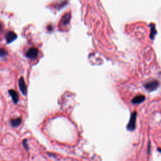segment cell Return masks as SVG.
Returning a JSON list of instances; mask_svg holds the SVG:
<instances>
[{"instance_id": "6da1fadb", "label": "cell", "mask_w": 161, "mask_h": 161, "mask_svg": "<svg viewBox=\"0 0 161 161\" xmlns=\"http://www.w3.org/2000/svg\"><path fill=\"white\" fill-rule=\"evenodd\" d=\"M159 86V82L157 80H150L144 84V88L148 91H153L158 88Z\"/></svg>"}, {"instance_id": "9c48e42d", "label": "cell", "mask_w": 161, "mask_h": 161, "mask_svg": "<svg viewBox=\"0 0 161 161\" xmlns=\"http://www.w3.org/2000/svg\"><path fill=\"white\" fill-rule=\"evenodd\" d=\"M10 123H11V125L13 126V127H17V126L21 125V118H17L12 119L11 120Z\"/></svg>"}, {"instance_id": "8fae6325", "label": "cell", "mask_w": 161, "mask_h": 161, "mask_svg": "<svg viewBox=\"0 0 161 161\" xmlns=\"http://www.w3.org/2000/svg\"><path fill=\"white\" fill-rule=\"evenodd\" d=\"M8 53L4 48H0V58H4L7 57Z\"/></svg>"}, {"instance_id": "4fadbf2b", "label": "cell", "mask_w": 161, "mask_h": 161, "mask_svg": "<svg viewBox=\"0 0 161 161\" xmlns=\"http://www.w3.org/2000/svg\"><path fill=\"white\" fill-rule=\"evenodd\" d=\"M47 29L48 30V31H49V32H50V31H52L53 30V27H52L51 25H49L47 26Z\"/></svg>"}, {"instance_id": "52a82bcc", "label": "cell", "mask_w": 161, "mask_h": 161, "mask_svg": "<svg viewBox=\"0 0 161 161\" xmlns=\"http://www.w3.org/2000/svg\"><path fill=\"white\" fill-rule=\"evenodd\" d=\"M71 15L70 13H67L65 14L63 17L62 18L61 21V26H66L69 25L70 23V20H71Z\"/></svg>"}, {"instance_id": "5b68a950", "label": "cell", "mask_w": 161, "mask_h": 161, "mask_svg": "<svg viewBox=\"0 0 161 161\" xmlns=\"http://www.w3.org/2000/svg\"><path fill=\"white\" fill-rule=\"evenodd\" d=\"M18 85H19V88L20 91L24 96H26L27 94V88L25 84V81L23 77H21L18 82Z\"/></svg>"}, {"instance_id": "ba28073f", "label": "cell", "mask_w": 161, "mask_h": 161, "mask_svg": "<svg viewBox=\"0 0 161 161\" xmlns=\"http://www.w3.org/2000/svg\"><path fill=\"white\" fill-rule=\"evenodd\" d=\"M145 100V97L144 95H138L137 96L134 97L132 100V103L134 104H140L142 102H144Z\"/></svg>"}, {"instance_id": "277c9868", "label": "cell", "mask_w": 161, "mask_h": 161, "mask_svg": "<svg viewBox=\"0 0 161 161\" xmlns=\"http://www.w3.org/2000/svg\"><path fill=\"white\" fill-rule=\"evenodd\" d=\"M5 39L7 44H10L17 39V35L13 31H9L6 34Z\"/></svg>"}, {"instance_id": "3957f363", "label": "cell", "mask_w": 161, "mask_h": 161, "mask_svg": "<svg viewBox=\"0 0 161 161\" xmlns=\"http://www.w3.org/2000/svg\"><path fill=\"white\" fill-rule=\"evenodd\" d=\"M39 50L37 48L32 47L29 49L26 53V56L32 60H35L38 57Z\"/></svg>"}, {"instance_id": "7a4b0ae2", "label": "cell", "mask_w": 161, "mask_h": 161, "mask_svg": "<svg viewBox=\"0 0 161 161\" xmlns=\"http://www.w3.org/2000/svg\"><path fill=\"white\" fill-rule=\"evenodd\" d=\"M137 112H133L132 115L130 116V118L129 122L126 126V128H127L128 130L129 131H134L136 128V120H137Z\"/></svg>"}, {"instance_id": "8992f818", "label": "cell", "mask_w": 161, "mask_h": 161, "mask_svg": "<svg viewBox=\"0 0 161 161\" xmlns=\"http://www.w3.org/2000/svg\"><path fill=\"white\" fill-rule=\"evenodd\" d=\"M8 93L10 94L11 98H12L13 103L15 104H17L18 100H19V97H18V94L16 91L13 90V89H10L8 91Z\"/></svg>"}, {"instance_id": "7c38bea8", "label": "cell", "mask_w": 161, "mask_h": 161, "mask_svg": "<svg viewBox=\"0 0 161 161\" xmlns=\"http://www.w3.org/2000/svg\"><path fill=\"white\" fill-rule=\"evenodd\" d=\"M23 147L24 148H25V150L27 151H28L29 150V144H28V139H24V140H23Z\"/></svg>"}, {"instance_id": "30bf717a", "label": "cell", "mask_w": 161, "mask_h": 161, "mask_svg": "<svg viewBox=\"0 0 161 161\" xmlns=\"http://www.w3.org/2000/svg\"><path fill=\"white\" fill-rule=\"evenodd\" d=\"M150 27H151V29H150V37L152 40H154V37L155 35L157 34V30L156 29V27H155V25L152 23L150 24Z\"/></svg>"}, {"instance_id": "5bb4252c", "label": "cell", "mask_w": 161, "mask_h": 161, "mask_svg": "<svg viewBox=\"0 0 161 161\" xmlns=\"http://www.w3.org/2000/svg\"><path fill=\"white\" fill-rule=\"evenodd\" d=\"M1 29H2V23L1 21H0V30H1Z\"/></svg>"}]
</instances>
